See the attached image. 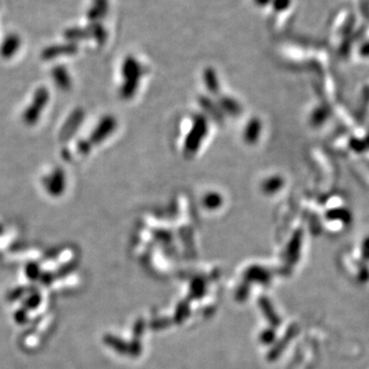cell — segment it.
<instances>
[{
  "instance_id": "obj_4",
  "label": "cell",
  "mask_w": 369,
  "mask_h": 369,
  "mask_svg": "<svg viewBox=\"0 0 369 369\" xmlns=\"http://www.w3.org/2000/svg\"><path fill=\"white\" fill-rule=\"evenodd\" d=\"M51 75H52V79L55 81V84L63 91H67L71 88L72 86V82H71V78L69 76L68 71L66 70V68L59 66L52 69L51 71Z\"/></svg>"
},
{
  "instance_id": "obj_2",
  "label": "cell",
  "mask_w": 369,
  "mask_h": 369,
  "mask_svg": "<svg viewBox=\"0 0 369 369\" xmlns=\"http://www.w3.org/2000/svg\"><path fill=\"white\" fill-rule=\"evenodd\" d=\"M43 186L46 192L52 197H60L66 190V174L65 171L57 167L50 174L43 177Z\"/></svg>"
},
{
  "instance_id": "obj_1",
  "label": "cell",
  "mask_w": 369,
  "mask_h": 369,
  "mask_svg": "<svg viewBox=\"0 0 369 369\" xmlns=\"http://www.w3.org/2000/svg\"><path fill=\"white\" fill-rule=\"evenodd\" d=\"M49 101V91L46 87H38L33 96L31 104L24 111L22 119L26 125L33 126L37 123L40 115Z\"/></svg>"
},
{
  "instance_id": "obj_10",
  "label": "cell",
  "mask_w": 369,
  "mask_h": 369,
  "mask_svg": "<svg viewBox=\"0 0 369 369\" xmlns=\"http://www.w3.org/2000/svg\"><path fill=\"white\" fill-rule=\"evenodd\" d=\"M361 52H362V55H364V56H369V41L362 46Z\"/></svg>"
},
{
  "instance_id": "obj_6",
  "label": "cell",
  "mask_w": 369,
  "mask_h": 369,
  "mask_svg": "<svg viewBox=\"0 0 369 369\" xmlns=\"http://www.w3.org/2000/svg\"><path fill=\"white\" fill-rule=\"evenodd\" d=\"M18 40L16 38H11L9 39L3 46V49H2V55L5 57V58H10L12 55H14V52L17 50L18 48Z\"/></svg>"
},
{
  "instance_id": "obj_5",
  "label": "cell",
  "mask_w": 369,
  "mask_h": 369,
  "mask_svg": "<svg viewBox=\"0 0 369 369\" xmlns=\"http://www.w3.org/2000/svg\"><path fill=\"white\" fill-rule=\"evenodd\" d=\"M74 51V47L73 46H60V47H54V48H49L46 49L43 52V58L46 60L49 59H54L59 55L62 54H71Z\"/></svg>"
},
{
  "instance_id": "obj_7",
  "label": "cell",
  "mask_w": 369,
  "mask_h": 369,
  "mask_svg": "<svg viewBox=\"0 0 369 369\" xmlns=\"http://www.w3.org/2000/svg\"><path fill=\"white\" fill-rule=\"evenodd\" d=\"M272 7L274 9V11L281 13L286 11L291 5H292V0H272Z\"/></svg>"
},
{
  "instance_id": "obj_8",
  "label": "cell",
  "mask_w": 369,
  "mask_h": 369,
  "mask_svg": "<svg viewBox=\"0 0 369 369\" xmlns=\"http://www.w3.org/2000/svg\"><path fill=\"white\" fill-rule=\"evenodd\" d=\"M88 144L86 143V142H80L79 144H78V150H79V152H81V153H85V152H87L88 151Z\"/></svg>"
},
{
  "instance_id": "obj_9",
  "label": "cell",
  "mask_w": 369,
  "mask_h": 369,
  "mask_svg": "<svg viewBox=\"0 0 369 369\" xmlns=\"http://www.w3.org/2000/svg\"><path fill=\"white\" fill-rule=\"evenodd\" d=\"M253 2L257 7H266L272 4V0H253Z\"/></svg>"
},
{
  "instance_id": "obj_3",
  "label": "cell",
  "mask_w": 369,
  "mask_h": 369,
  "mask_svg": "<svg viewBox=\"0 0 369 369\" xmlns=\"http://www.w3.org/2000/svg\"><path fill=\"white\" fill-rule=\"evenodd\" d=\"M83 118V113L80 110H75L67 119L64 126L61 129L60 133V141L61 142H67L69 141L73 135L76 133L77 128L80 125V122Z\"/></svg>"
}]
</instances>
